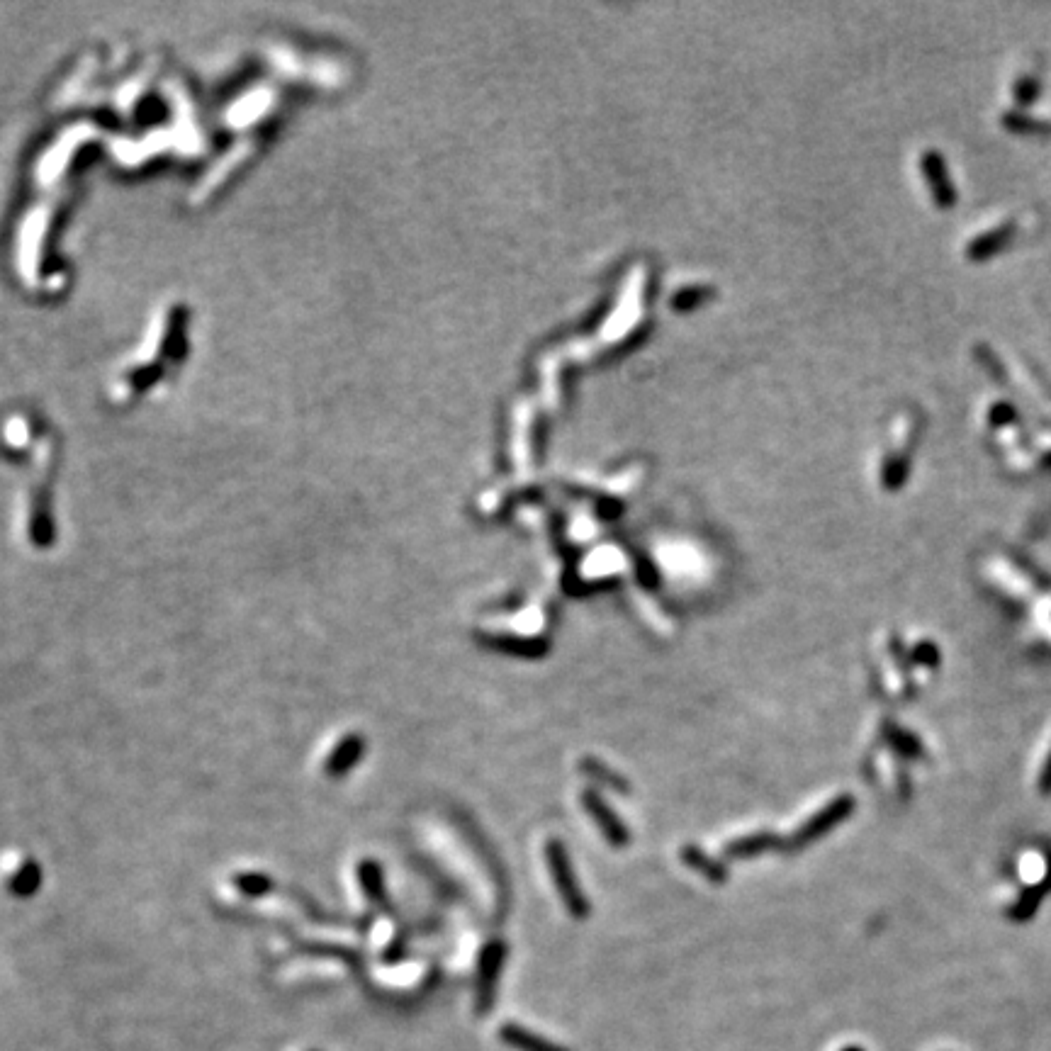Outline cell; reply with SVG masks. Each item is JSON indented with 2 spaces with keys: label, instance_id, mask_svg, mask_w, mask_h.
<instances>
[{
  "label": "cell",
  "instance_id": "cell-1",
  "mask_svg": "<svg viewBox=\"0 0 1051 1051\" xmlns=\"http://www.w3.org/2000/svg\"><path fill=\"white\" fill-rule=\"evenodd\" d=\"M545 857H548L550 874H553L555 888H558L562 903H565L567 910H570L572 918L584 920L589 915V901L582 893L580 884H577L575 869H572L567 847L562 845L560 840H550L548 845H545Z\"/></svg>",
  "mask_w": 1051,
  "mask_h": 1051
},
{
  "label": "cell",
  "instance_id": "cell-2",
  "mask_svg": "<svg viewBox=\"0 0 1051 1051\" xmlns=\"http://www.w3.org/2000/svg\"><path fill=\"white\" fill-rule=\"evenodd\" d=\"M852 811H854L852 796L845 794V796L833 798V801H830L823 811L816 813L813 818H808L806 823L801 825V830H796V835L791 837V847H798V850H801V847L811 845V842H816L818 837H823L825 833H830V830L837 828V825L850 816Z\"/></svg>",
  "mask_w": 1051,
  "mask_h": 1051
},
{
  "label": "cell",
  "instance_id": "cell-3",
  "mask_svg": "<svg viewBox=\"0 0 1051 1051\" xmlns=\"http://www.w3.org/2000/svg\"><path fill=\"white\" fill-rule=\"evenodd\" d=\"M582 806L587 808V813L592 816L597 828L604 833L606 842L614 847H626L631 842V833H628L626 825L618 820V816L609 808V803H604V798H599L594 791H584L582 794Z\"/></svg>",
  "mask_w": 1051,
  "mask_h": 1051
},
{
  "label": "cell",
  "instance_id": "cell-4",
  "mask_svg": "<svg viewBox=\"0 0 1051 1051\" xmlns=\"http://www.w3.org/2000/svg\"><path fill=\"white\" fill-rule=\"evenodd\" d=\"M504 961V944L492 942L487 944L485 952H482V964H480V1005H490L494 996V983H497V974L502 969Z\"/></svg>",
  "mask_w": 1051,
  "mask_h": 1051
},
{
  "label": "cell",
  "instance_id": "cell-5",
  "mask_svg": "<svg viewBox=\"0 0 1051 1051\" xmlns=\"http://www.w3.org/2000/svg\"><path fill=\"white\" fill-rule=\"evenodd\" d=\"M485 645L492 650H499V653L516 657H543L550 650L548 640L514 638V635H487Z\"/></svg>",
  "mask_w": 1051,
  "mask_h": 1051
},
{
  "label": "cell",
  "instance_id": "cell-6",
  "mask_svg": "<svg viewBox=\"0 0 1051 1051\" xmlns=\"http://www.w3.org/2000/svg\"><path fill=\"white\" fill-rule=\"evenodd\" d=\"M777 845H779V840L772 833H755V835H747V837H740V840L730 842V845L725 847V857L750 859V857H755V854L772 850V847H777Z\"/></svg>",
  "mask_w": 1051,
  "mask_h": 1051
},
{
  "label": "cell",
  "instance_id": "cell-7",
  "mask_svg": "<svg viewBox=\"0 0 1051 1051\" xmlns=\"http://www.w3.org/2000/svg\"><path fill=\"white\" fill-rule=\"evenodd\" d=\"M682 859L689 864L691 869L699 871V874L706 876L708 881H713V884H723L725 876H728V871H725L723 864L716 862L713 857H708V854L701 852L699 847H691V845L684 847Z\"/></svg>",
  "mask_w": 1051,
  "mask_h": 1051
},
{
  "label": "cell",
  "instance_id": "cell-8",
  "mask_svg": "<svg viewBox=\"0 0 1051 1051\" xmlns=\"http://www.w3.org/2000/svg\"><path fill=\"white\" fill-rule=\"evenodd\" d=\"M580 769H582L584 774H587L589 779L597 781V784H604L606 789H611V791H628L626 779L618 777L616 772H611L609 767H604V764H599L597 760H592V757H587V760H582Z\"/></svg>",
  "mask_w": 1051,
  "mask_h": 1051
},
{
  "label": "cell",
  "instance_id": "cell-9",
  "mask_svg": "<svg viewBox=\"0 0 1051 1051\" xmlns=\"http://www.w3.org/2000/svg\"><path fill=\"white\" fill-rule=\"evenodd\" d=\"M1039 786H1042V789H1051V750L1047 752V760H1044L1042 769H1039Z\"/></svg>",
  "mask_w": 1051,
  "mask_h": 1051
}]
</instances>
